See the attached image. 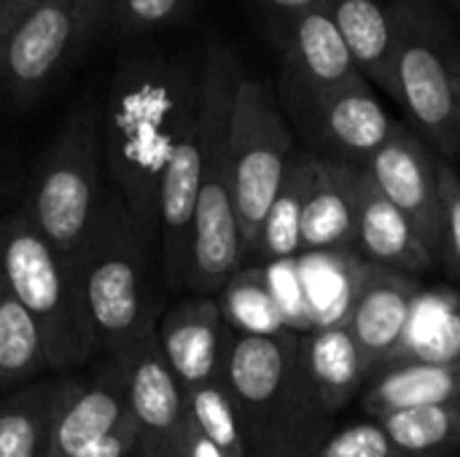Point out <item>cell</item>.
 Here are the masks:
<instances>
[{
	"label": "cell",
	"instance_id": "obj_39",
	"mask_svg": "<svg viewBox=\"0 0 460 457\" xmlns=\"http://www.w3.org/2000/svg\"><path fill=\"white\" fill-rule=\"evenodd\" d=\"M129 457H135V455H129Z\"/></svg>",
	"mask_w": 460,
	"mask_h": 457
},
{
	"label": "cell",
	"instance_id": "obj_29",
	"mask_svg": "<svg viewBox=\"0 0 460 457\" xmlns=\"http://www.w3.org/2000/svg\"><path fill=\"white\" fill-rule=\"evenodd\" d=\"M313 457H407L385 434L377 420L356 423L329 434Z\"/></svg>",
	"mask_w": 460,
	"mask_h": 457
},
{
	"label": "cell",
	"instance_id": "obj_13",
	"mask_svg": "<svg viewBox=\"0 0 460 457\" xmlns=\"http://www.w3.org/2000/svg\"><path fill=\"white\" fill-rule=\"evenodd\" d=\"M356 213V248L377 267L404 275L429 272L437 256L420 240L407 215L377 189L372 175L348 162H337Z\"/></svg>",
	"mask_w": 460,
	"mask_h": 457
},
{
	"label": "cell",
	"instance_id": "obj_23",
	"mask_svg": "<svg viewBox=\"0 0 460 457\" xmlns=\"http://www.w3.org/2000/svg\"><path fill=\"white\" fill-rule=\"evenodd\" d=\"M59 382H30L0 399V457H49Z\"/></svg>",
	"mask_w": 460,
	"mask_h": 457
},
{
	"label": "cell",
	"instance_id": "obj_33",
	"mask_svg": "<svg viewBox=\"0 0 460 457\" xmlns=\"http://www.w3.org/2000/svg\"><path fill=\"white\" fill-rule=\"evenodd\" d=\"M135 444H137V431L135 423L127 412V417L97 444H92L89 450L78 453L75 457H129L135 455Z\"/></svg>",
	"mask_w": 460,
	"mask_h": 457
},
{
	"label": "cell",
	"instance_id": "obj_4",
	"mask_svg": "<svg viewBox=\"0 0 460 457\" xmlns=\"http://www.w3.org/2000/svg\"><path fill=\"white\" fill-rule=\"evenodd\" d=\"M73 269L97 350L108 353V358H119L154 334L146 240L116 191L105 197L100 221L73 261Z\"/></svg>",
	"mask_w": 460,
	"mask_h": 457
},
{
	"label": "cell",
	"instance_id": "obj_12",
	"mask_svg": "<svg viewBox=\"0 0 460 457\" xmlns=\"http://www.w3.org/2000/svg\"><path fill=\"white\" fill-rule=\"evenodd\" d=\"M377 189L407 215L429 250L439 259L442 253V205L437 159L426 143L407 127L399 124L394 137L364 162Z\"/></svg>",
	"mask_w": 460,
	"mask_h": 457
},
{
	"label": "cell",
	"instance_id": "obj_30",
	"mask_svg": "<svg viewBox=\"0 0 460 457\" xmlns=\"http://www.w3.org/2000/svg\"><path fill=\"white\" fill-rule=\"evenodd\" d=\"M439 178V205H442V253L439 259L460 277V170L447 162L437 159Z\"/></svg>",
	"mask_w": 460,
	"mask_h": 457
},
{
	"label": "cell",
	"instance_id": "obj_32",
	"mask_svg": "<svg viewBox=\"0 0 460 457\" xmlns=\"http://www.w3.org/2000/svg\"><path fill=\"white\" fill-rule=\"evenodd\" d=\"M75 13V48L78 54L100 35H105L113 0H70Z\"/></svg>",
	"mask_w": 460,
	"mask_h": 457
},
{
	"label": "cell",
	"instance_id": "obj_1",
	"mask_svg": "<svg viewBox=\"0 0 460 457\" xmlns=\"http://www.w3.org/2000/svg\"><path fill=\"white\" fill-rule=\"evenodd\" d=\"M199 110V65L162 51L124 54L100 108L102 167L135 229L159 226V189L170 156Z\"/></svg>",
	"mask_w": 460,
	"mask_h": 457
},
{
	"label": "cell",
	"instance_id": "obj_26",
	"mask_svg": "<svg viewBox=\"0 0 460 457\" xmlns=\"http://www.w3.org/2000/svg\"><path fill=\"white\" fill-rule=\"evenodd\" d=\"M224 318L234 334H253V337H275L288 331L286 318L270 291V283L261 272H237L224 288Z\"/></svg>",
	"mask_w": 460,
	"mask_h": 457
},
{
	"label": "cell",
	"instance_id": "obj_20",
	"mask_svg": "<svg viewBox=\"0 0 460 457\" xmlns=\"http://www.w3.org/2000/svg\"><path fill=\"white\" fill-rule=\"evenodd\" d=\"M460 399V364L437 361H388L367 382L361 407L372 420H383L394 412L431 407Z\"/></svg>",
	"mask_w": 460,
	"mask_h": 457
},
{
	"label": "cell",
	"instance_id": "obj_8",
	"mask_svg": "<svg viewBox=\"0 0 460 457\" xmlns=\"http://www.w3.org/2000/svg\"><path fill=\"white\" fill-rule=\"evenodd\" d=\"M294 156L291 129L270 89L240 73L229 119V164L234 210L245 253H253L264 215Z\"/></svg>",
	"mask_w": 460,
	"mask_h": 457
},
{
	"label": "cell",
	"instance_id": "obj_37",
	"mask_svg": "<svg viewBox=\"0 0 460 457\" xmlns=\"http://www.w3.org/2000/svg\"><path fill=\"white\" fill-rule=\"evenodd\" d=\"M445 3H447V5H453V8L460 13V0H445Z\"/></svg>",
	"mask_w": 460,
	"mask_h": 457
},
{
	"label": "cell",
	"instance_id": "obj_22",
	"mask_svg": "<svg viewBox=\"0 0 460 457\" xmlns=\"http://www.w3.org/2000/svg\"><path fill=\"white\" fill-rule=\"evenodd\" d=\"M356 248V213L334 159L318 156L302 215V250Z\"/></svg>",
	"mask_w": 460,
	"mask_h": 457
},
{
	"label": "cell",
	"instance_id": "obj_38",
	"mask_svg": "<svg viewBox=\"0 0 460 457\" xmlns=\"http://www.w3.org/2000/svg\"><path fill=\"white\" fill-rule=\"evenodd\" d=\"M456 159H458V162H460V145H458V156H456Z\"/></svg>",
	"mask_w": 460,
	"mask_h": 457
},
{
	"label": "cell",
	"instance_id": "obj_27",
	"mask_svg": "<svg viewBox=\"0 0 460 457\" xmlns=\"http://www.w3.org/2000/svg\"><path fill=\"white\" fill-rule=\"evenodd\" d=\"M183 396H186V420L199 434H205L226 457H248L243 423L224 380L189 388L183 391Z\"/></svg>",
	"mask_w": 460,
	"mask_h": 457
},
{
	"label": "cell",
	"instance_id": "obj_17",
	"mask_svg": "<svg viewBox=\"0 0 460 457\" xmlns=\"http://www.w3.org/2000/svg\"><path fill=\"white\" fill-rule=\"evenodd\" d=\"M302 127L321 148L332 154L326 159L358 167H364V162L399 129L367 78H356L353 83L332 92L302 121Z\"/></svg>",
	"mask_w": 460,
	"mask_h": 457
},
{
	"label": "cell",
	"instance_id": "obj_5",
	"mask_svg": "<svg viewBox=\"0 0 460 457\" xmlns=\"http://www.w3.org/2000/svg\"><path fill=\"white\" fill-rule=\"evenodd\" d=\"M0 277L38 323L49 369H78L94 356L73 261L35 229L27 210L0 221Z\"/></svg>",
	"mask_w": 460,
	"mask_h": 457
},
{
	"label": "cell",
	"instance_id": "obj_35",
	"mask_svg": "<svg viewBox=\"0 0 460 457\" xmlns=\"http://www.w3.org/2000/svg\"><path fill=\"white\" fill-rule=\"evenodd\" d=\"M450 73H453V92H456V102H458V110H460V43L453 48Z\"/></svg>",
	"mask_w": 460,
	"mask_h": 457
},
{
	"label": "cell",
	"instance_id": "obj_24",
	"mask_svg": "<svg viewBox=\"0 0 460 457\" xmlns=\"http://www.w3.org/2000/svg\"><path fill=\"white\" fill-rule=\"evenodd\" d=\"M46 369L40 329L0 277V391L30 385Z\"/></svg>",
	"mask_w": 460,
	"mask_h": 457
},
{
	"label": "cell",
	"instance_id": "obj_9",
	"mask_svg": "<svg viewBox=\"0 0 460 457\" xmlns=\"http://www.w3.org/2000/svg\"><path fill=\"white\" fill-rule=\"evenodd\" d=\"M70 0H27L0 27V89L16 102L38 100L75 57Z\"/></svg>",
	"mask_w": 460,
	"mask_h": 457
},
{
	"label": "cell",
	"instance_id": "obj_7",
	"mask_svg": "<svg viewBox=\"0 0 460 457\" xmlns=\"http://www.w3.org/2000/svg\"><path fill=\"white\" fill-rule=\"evenodd\" d=\"M396 13V100L426 140L456 162L460 110L450 59L458 40L437 0H394Z\"/></svg>",
	"mask_w": 460,
	"mask_h": 457
},
{
	"label": "cell",
	"instance_id": "obj_15",
	"mask_svg": "<svg viewBox=\"0 0 460 457\" xmlns=\"http://www.w3.org/2000/svg\"><path fill=\"white\" fill-rule=\"evenodd\" d=\"M127 417V366L111 358L92 380H59L49 457H75Z\"/></svg>",
	"mask_w": 460,
	"mask_h": 457
},
{
	"label": "cell",
	"instance_id": "obj_16",
	"mask_svg": "<svg viewBox=\"0 0 460 457\" xmlns=\"http://www.w3.org/2000/svg\"><path fill=\"white\" fill-rule=\"evenodd\" d=\"M418 283L412 275L372 264L356 288L353 304L340 321L358 345L372 377L399 350L412 321Z\"/></svg>",
	"mask_w": 460,
	"mask_h": 457
},
{
	"label": "cell",
	"instance_id": "obj_34",
	"mask_svg": "<svg viewBox=\"0 0 460 457\" xmlns=\"http://www.w3.org/2000/svg\"><path fill=\"white\" fill-rule=\"evenodd\" d=\"M181 457H226L205 434H199L189 420L183 431V444H181Z\"/></svg>",
	"mask_w": 460,
	"mask_h": 457
},
{
	"label": "cell",
	"instance_id": "obj_36",
	"mask_svg": "<svg viewBox=\"0 0 460 457\" xmlns=\"http://www.w3.org/2000/svg\"><path fill=\"white\" fill-rule=\"evenodd\" d=\"M24 3H27V0H0V27H3Z\"/></svg>",
	"mask_w": 460,
	"mask_h": 457
},
{
	"label": "cell",
	"instance_id": "obj_3",
	"mask_svg": "<svg viewBox=\"0 0 460 457\" xmlns=\"http://www.w3.org/2000/svg\"><path fill=\"white\" fill-rule=\"evenodd\" d=\"M240 73L234 51L210 38L199 57V189L186 275V286L199 294L221 291L245 256L229 164V119Z\"/></svg>",
	"mask_w": 460,
	"mask_h": 457
},
{
	"label": "cell",
	"instance_id": "obj_28",
	"mask_svg": "<svg viewBox=\"0 0 460 457\" xmlns=\"http://www.w3.org/2000/svg\"><path fill=\"white\" fill-rule=\"evenodd\" d=\"M191 8V0H113L105 35L140 38L170 24H178Z\"/></svg>",
	"mask_w": 460,
	"mask_h": 457
},
{
	"label": "cell",
	"instance_id": "obj_6",
	"mask_svg": "<svg viewBox=\"0 0 460 457\" xmlns=\"http://www.w3.org/2000/svg\"><path fill=\"white\" fill-rule=\"evenodd\" d=\"M105 197L100 105L84 100L57 129L35 170L27 215L67 261H75L100 221Z\"/></svg>",
	"mask_w": 460,
	"mask_h": 457
},
{
	"label": "cell",
	"instance_id": "obj_25",
	"mask_svg": "<svg viewBox=\"0 0 460 457\" xmlns=\"http://www.w3.org/2000/svg\"><path fill=\"white\" fill-rule=\"evenodd\" d=\"M407 457H445L460 447V399L377 420Z\"/></svg>",
	"mask_w": 460,
	"mask_h": 457
},
{
	"label": "cell",
	"instance_id": "obj_2",
	"mask_svg": "<svg viewBox=\"0 0 460 457\" xmlns=\"http://www.w3.org/2000/svg\"><path fill=\"white\" fill-rule=\"evenodd\" d=\"M224 385L237 407L248 457H313L332 420L315 401L299 361V337L234 334Z\"/></svg>",
	"mask_w": 460,
	"mask_h": 457
},
{
	"label": "cell",
	"instance_id": "obj_11",
	"mask_svg": "<svg viewBox=\"0 0 460 457\" xmlns=\"http://www.w3.org/2000/svg\"><path fill=\"white\" fill-rule=\"evenodd\" d=\"M121 358L127 366V412L137 431L135 457H181L186 396L164 364L156 337L148 334Z\"/></svg>",
	"mask_w": 460,
	"mask_h": 457
},
{
	"label": "cell",
	"instance_id": "obj_21",
	"mask_svg": "<svg viewBox=\"0 0 460 457\" xmlns=\"http://www.w3.org/2000/svg\"><path fill=\"white\" fill-rule=\"evenodd\" d=\"M318 154L294 151L288 172L264 215L253 253L267 261H286L302 253V215L313 189Z\"/></svg>",
	"mask_w": 460,
	"mask_h": 457
},
{
	"label": "cell",
	"instance_id": "obj_14",
	"mask_svg": "<svg viewBox=\"0 0 460 457\" xmlns=\"http://www.w3.org/2000/svg\"><path fill=\"white\" fill-rule=\"evenodd\" d=\"M156 347L183 391L218 382L234 331L216 299L194 296L170 307L154 329Z\"/></svg>",
	"mask_w": 460,
	"mask_h": 457
},
{
	"label": "cell",
	"instance_id": "obj_31",
	"mask_svg": "<svg viewBox=\"0 0 460 457\" xmlns=\"http://www.w3.org/2000/svg\"><path fill=\"white\" fill-rule=\"evenodd\" d=\"M326 0H248L253 16L259 19V24L264 27V32L280 46L283 35L288 32V27L307 11L323 5Z\"/></svg>",
	"mask_w": 460,
	"mask_h": 457
},
{
	"label": "cell",
	"instance_id": "obj_18",
	"mask_svg": "<svg viewBox=\"0 0 460 457\" xmlns=\"http://www.w3.org/2000/svg\"><path fill=\"white\" fill-rule=\"evenodd\" d=\"M299 361L318 407L340 415L372 380V372L342 323L321 326L310 337H299Z\"/></svg>",
	"mask_w": 460,
	"mask_h": 457
},
{
	"label": "cell",
	"instance_id": "obj_19",
	"mask_svg": "<svg viewBox=\"0 0 460 457\" xmlns=\"http://www.w3.org/2000/svg\"><path fill=\"white\" fill-rule=\"evenodd\" d=\"M326 8L358 73L396 100L394 0H326Z\"/></svg>",
	"mask_w": 460,
	"mask_h": 457
},
{
	"label": "cell",
	"instance_id": "obj_10",
	"mask_svg": "<svg viewBox=\"0 0 460 457\" xmlns=\"http://www.w3.org/2000/svg\"><path fill=\"white\" fill-rule=\"evenodd\" d=\"M280 100L302 124L332 92L364 78L326 8L302 13L280 40Z\"/></svg>",
	"mask_w": 460,
	"mask_h": 457
}]
</instances>
